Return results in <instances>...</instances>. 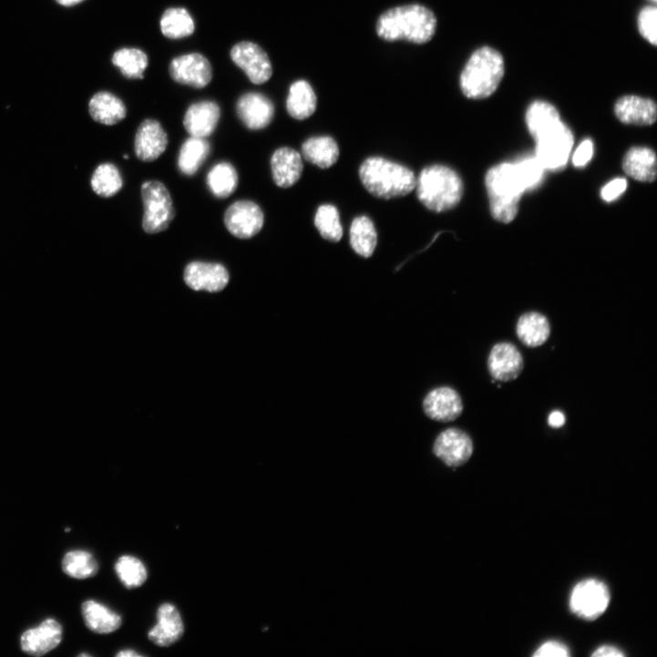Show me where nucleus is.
<instances>
[{
    "label": "nucleus",
    "mask_w": 657,
    "mask_h": 657,
    "mask_svg": "<svg viewBox=\"0 0 657 657\" xmlns=\"http://www.w3.org/2000/svg\"><path fill=\"white\" fill-rule=\"evenodd\" d=\"M626 189L627 181L623 179H616L601 189V197L604 201L611 202L621 196Z\"/></svg>",
    "instance_id": "obj_42"
},
{
    "label": "nucleus",
    "mask_w": 657,
    "mask_h": 657,
    "mask_svg": "<svg viewBox=\"0 0 657 657\" xmlns=\"http://www.w3.org/2000/svg\"><path fill=\"white\" fill-rule=\"evenodd\" d=\"M118 657H141L143 656L141 653L136 652L135 650L127 649L123 650L117 654Z\"/></svg>",
    "instance_id": "obj_46"
},
{
    "label": "nucleus",
    "mask_w": 657,
    "mask_h": 657,
    "mask_svg": "<svg viewBox=\"0 0 657 657\" xmlns=\"http://www.w3.org/2000/svg\"><path fill=\"white\" fill-rule=\"evenodd\" d=\"M237 113L249 129L262 130L272 122L275 109L267 97L259 93H249L239 99Z\"/></svg>",
    "instance_id": "obj_18"
},
{
    "label": "nucleus",
    "mask_w": 657,
    "mask_h": 657,
    "mask_svg": "<svg viewBox=\"0 0 657 657\" xmlns=\"http://www.w3.org/2000/svg\"><path fill=\"white\" fill-rule=\"evenodd\" d=\"M91 185L98 196L112 198L122 190L124 181L119 169L115 165L107 163L97 169Z\"/></svg>",
    "instance_id": "obj_35"
},
{
    "label": "nucleus",
    "mask_w": 657,
    "mask_h": 657,
    "mask_svg": "<svg viewBox=\"0 0 657 657\" xmlns=\"http://www.w3.org/2000/svg\"><path fill=\"white\" fill-rule=\"evenodd\" d=\"M157 619V624L149 631V638L153 643L169 647L183 637L184 621L177 606L169 602L161 604L158 609Z\"/></svg>",
    "instance_id": "obj_16"
},
{
    "label": "nucleus",
    "mask_w": 657,
    "mask_h": 657,
    "mask_svg": "<svg viewBox=\"0 0 657 657\" xmlns=\"http://www.w3.org/2000/svg\"><path fill=\"white\" fill-rule=\"evenodd\" d=\"M433 451L435 456L447 467H459L472 457L474 444L465 431L453 427L438 435Z\"/></svg>",
    "instance_id": "obj_11"
},
{
    "label": "nucleus",
    "mask_w": 657,
    "mask_h": 657,
    "mask_svg": "<svg viewBox=\"0 0 657 657\" xmlns=\"http://www.w3.org/2000/svg\"><path fill=\"white\" fill-rule=\"evenodd\" d=\"M272 172L278 187L292 188L301 180L303 172L301 154L290 148L279 149L272 159Z\"/></svg>",
    "instance_id": "obj_22"
},
{
    "label": "nucleus",
    "mask_w": 657,
    "mask_h": 657,
    "mask_svg": "<svg viewBox=\"0 0 657 657\" xmlns=\"http://www.w3.org/2000/svg\"><path fill=\"white\" fill-rule=\"evenodd\" d=\"M314 224L320 235L331 242L343 238V227L338 210L333 205L321 206L315 215Z\"/></svg>",
    "instance_id": "obj_38"
},
{
    "label": "nucleus",
    "mask_w": 657,
    "mask_h": 657,
    "mask_svg": "<svg viewBox=\"0 0 657 657\" xmlns=\"http://www.w3.org/2000/svg\"><path fill=\"white\" fill-rule=\"evenodd\" d=\"M527 191L536 189L542 181L544 169L534 158H527L515 164Z\"/></svg>",
    "instance_id": "obj_39"
},
{
    "label": "nucleus",
    "mask_w": 657,
    "mask_h": 657,
    "mask_svg": "<svg viewBox=\"0 0 657 657\" xmlns=\"http://www.w3.org/2000/svg\"><path fill=\"white\" fill-rule=\"evenodd\" d=\"M566 421L564 414L559 410L552 411L548 417V424L552 428H560Z\"/></svg>",
    "instance_id": "obj_45"
},
{
    "label": "nucleus",
    "mask_w": 657,
    "mask_h": 657,
    "mask_svg": "<svg viewBox=\"0 0 657 657\" xmlns=\"http://www.w3.org/2000/svg\"><path fill=\"white\" fill-rule=\"evenodd\" d=\"M169 74L176 83L196 89L205 88L213 78L210 61L200 54L175 58L170 64Z\"/></svg>",
    "instance_id": "obj_12"
},
{
    "label": "nucleus",
    "mask_w": 657,
    "mask_h": 657,
    "mask_svg": "<svg viewBox=\"0 0 657 657\" xmlns=\"http://www.w3.org/2000/svg\"><path fill=\"white\" fill-rule=\"evenodd\" d=\"M63 570L72 578L87 579L98 574L99 564L92 553L86 550H73L65 556Z\"/></svg>",
    "instance_id": "obj_36"
},
{
    "label": "nucleus",
    "mask_w": 657,
    "mask_h": 657,
    "mask_svg": "<svg viewBox=\"0 0 657 657\" xmlns=\"http://www.w3.org/2000/svg\"><path fill=\"white\" fill-rule=\"evenodd\" d=\"M656 23L657 11L655 7H645L640 12L637 19L639 33L644 40L653 46L657 44Z\"/></svg>",
    "instance_id": "obj_40"
},
{
    "label": "nucleus",
    "mask_w": 657,
    "mask_h": 657,
    "mask_svg": "<svg viewBox=\"0 0 657 657\" xmlns=\"http://www.w3.org/2000/svg\"><path fill=\"white\" fill-rule=\"evenodd\" d=\"M231 57L254 85H263L272 77V62L266 52L256 44H237L231 49Z\"/></svg>",
    "instance_id": "obj_10"
},
{
    "label": "nucleus",
    "mask_w": 657,
    "mask_h": 657,
    "mask_svg": "<svg viewBox=\"0 0 657 657\" xmlns=\"http://www.w3.org/2000/svg\"><path fill=\"white\" fill-rule=\"evenodd\" d=\"M79 656H80V657H83V656L91 657V654H89V653H81V654H79Z\"/></svg>",
    "instance_id": "obj_48"
},
{
    "label": "nucleus",
    "mask_w": 657,
    "mask_h": 657,
    "mask_svg": "<svg viewBox=\"0 0 657 657\" xmlns=\"http://www.w3.org/2000/svg\"><path fill=\"white\" fill-rule=\"evenodd\" d=\"M168 145V135L159 122L147 119L139 126L135 140V151L141 161H156L165 153Z\"/></svg>",
    "instance_id": "obj_17"
},
{
    "label": "nucleus",
    "mask_w": 657,
    "mask_h": 657,
    "mask_svg": "<svg viewBox=\"0 0 657 657\" xmlns=\"http://www.w3.org/2000/svg\"><path fill=\"white\" fill-rule=\"evenodd\" d=\"M425 414L432 420L449 423L457 420L463 413L464 405L460 395L453 388L442 386L429 392L424 399Z\"/></svg>",
    "instance_id": "obj_15"
},
{
    "label": "nucleus",
    "mask_w": 657,
    "mask_h": 657,
    "mask_svg": "<svg viewBox=\"0 0 657 657\" xmlns=\"http://www.w3.org/2000/svg\"><path fill=\"white\" fill-rule=\"evenodd\" d=\"M535 657H568L570 655L569 648L558 641H548L542 643L532 654Z\"/></svg>",
    "instance_id": "obj_41"
},
{
    "label": "nucleus",
    "mask_w": 657,
    "mask_h": 657,
    "mask_svg": "<svg viewBox=\"0 0 657 657\" xmlns=\"http://www.w3.org/2000/svg\"><path fill=\"white\" fill-rule=\"evenodd\" d=\"M63 639V627L55 619H47L41 625L27 630L21 638L24 652L42 656L56 649Z\"/></svg>",
    "instance_id": "obj_19"
},
{
    "label": "nucleus",
    "mask_w": 657,
    "mask_h": 657,
    "mask_svg": "<svg viewBox=\"0 0 657 657\" xmlns=\"http://www.w3.org/2000/svg\"><path fill=\"white\" fill-rule=\"evenodd\" d=\"M559 121L556 108L544 101L532 103L526 113L527 128L534 139Z\"/></svg>",
    "instance_id": "obj_33"
},
{
    "label": "nucleus",
    "mask_w": 657,
    "mask_h": 657,
    "mask_svg": "<svg viewBox=\"0 0 657 657\" xmlns=\"http://www.w3.org/2000/svg\"><path fill=\"white\" fill-rule=\"evenodd\" d=\"M112 61L128 79H144L145 71L149 67L148 56L135 48H124L116 52Z\"/></svg>",
    "instance_id": "obj_34"
},
{
    "label": "nucleus",
    "mask_w": 657,
    "mask_h": 657,
    "mask_svg": "<svg viewBox=\"0 0 657 657\" xmlns=\"http://www.w3.org/2000/svg\"><path fill=\"white\" fill-rule=\"evenodd\" d=\"M207 184L216 198L227 199L236 191L239 185V175L231 163L222 162L210 169Z\"/></svg>",
    "instance_id": "obj_31"
},
{
    "label": "nucleus",
    "mask_w": 657,
    "mask_h": 657,
    "mask_svg": "<svg viewBox=\"0 0 657 657\" xmlns=\"http://www.w3.org/2000/svg\"><path fill=\"white\" fill-rule=\"evenodd\" d=\"M610 599V591L604 582L597 579H586L572 589L570 609L583 620L594 621L607 610Z\"/></svg>",
    "instance_id": "obj_8"
},
{
    "label": "nucleus",
    "mask_w": 657,
    "mask_h": 657,
    "mask_svg": "<svg viewBox=\"0 0 657 657\" xmlns=\"http://www.w3.org/2000/svg\"><path fill=\"white\" fill-rule=\"evenodd\" d=\"M145 208L143 229L148 234L167 231L176 217L169 190L159 181H148L141 188Z\"/></svg>",
    "instance_id": "obj_7"
},
{
    "label": "nucleus",
    "mask_w": 657,
    "mask_h": 657,
    "mask_svg": "<svg viewBox=\"0 0 657 657\" xmlns=\"http://www.w3.org/2000/svg\"><path fill=\"white\" fill-rule=\"evenodd\" d=\"M593 156V144L590 140L583 141L575 151L572 163L575 168L585 167Z\"/></svg>",
    "instance_id": "obj_43"
},
{
    "label": "nucleus",
    "mask_w": 657,
    "mask_h": 657,
    "mask_svg": "<svg viewBox=\"0 0 657 657\" xmlns=\"http://www.w3.org/2000/svg\"><path fill=\"white\" fill-rule=\"evenodd\" d=\"M224 222L231 235L241 240H249L262 230L264 213L255 202L241 200L227 210Z\"/></svg>",
    "instance_id": "obj_9"
},
{
    "label": "nucleus",
    "mask_w": 657,
    "mask_h": 657,
    "mask_svg": "<svg viewBox=\"0 0 657 657\" xmlns=\"http://www.w3.org/2000/svg\"><path fill=\"white\" fill-rule=\"evenodd\" d=\"M287 111L296 120H305L316 111L317 98L309 83L297 81L290 88Z\"/></svg>",
    "instance_id": "obj_28"
},
{
    "label": "nucleus",
    "mask_w": 657,
    "mask_h": 657,
    "mask_svg": "<svg viewBox=\"0 0 657 657\" xmlns=\"http://www.w3.org/2000/svg\"><path fill=\"white\" fill-rule=\"evenodd\" d=\"M486 188L493 218L502 223L517 216L519 200L527 191L515 164L498 165L486 175Z\"/></svg>",
    "instance_id": "obj_5"
},
{
    "label": "nucleus",
    "mask_w": 657,
    "mask_h": 657,
    "mask_svg": "<svg viewBox=\"0 0 657 657\" xmlns=\"http://www.w3.org/2000/svg\"><path fill=\"white\" fill-rule=\"evenodd\" d=\"M436 27L437 21L433 12L419 5H411L383 14L377 22L376 33L386 42L406 41L424 45L432 40Z\"/></svg>",
    "instance_id": "obj_1"
},
{
    "label": "nucleus",
    "mask_w": 657,
    "mask_h": 657,
    "mask_svg": "<svg viewBox=\"0 0 657 657\" xmlns=\"http://www.w3.org/2000/svg\"><path fill=\"white\" fill-rule=\"evenodd\" d=\"M652 2H653V3H654V2H656V0H652Z\"/></svg>",
    "instance_id": "obj_49"
},
{
    "label": "nucleus",
    "mask_w": 657,
    "mask_h": 657,
    "mask_svg": "<svg viewBox=\"0 0 657 657\" xmlns=\"http://www.w3.org/2000/svg\"><path fill=\"white\" fill-rule=\"evenodd\" d=\"M622 168L629 177L637 181L653 182L657 172L656 156L650 149L633 148L625 155Z\"/></svg>",
    "instance_id": "obj_24"
},
{
    "label": "nucleus",
    "mask_w": 657,
    "mask_h": 657,
    "mask_svg": "<svg viewBox=\"0 0 657 657\" xmlns=\"http://www.w3.org/2000/svg\"><path fill=\"white\" fill-rule=\"evenodd\" d=\"M416 189L419 201L436 213L455 209L464 193L460 177L453 169L441 165L424 169L416 179Z\"/></svg>",
    "instance_id": "obj_4"
},
{
    "label": "nucleus",
    "mask_w": 657,
    "mask_h": 657,
    "mask_svg": "<svg viewBox=\"0 0 657 657\" xmlns=\"http://www.w3.org/2000/svg\"><path fill=\"white\" fill-rule=\"evenodd\" d=\"M302 152L307 162L323 169L332 168L340 157L339 147L330 137H316L306 140Z\"/></svg>",
    "instance_id": "obj_27"
},
{
    "label": "nucleus",
    "mask_w": 657,
    "mask_h": 657,
    "mask_svg": "<svg viewBox=\"0 0 657 657\" xmlns=\"http://www.w3.org/2000/svg\"><path fill=\"white\" fill-rule=\"evenodd\" d=\"M56 2L62 6L72 7L85 2V0H56Z\"/></svg>",
    "instance_id": "obj_47"
},
{
    "label": "nucleus",
    "mask_w": 657,
    "mask_h": 657,
    "mask_svg": "<svg viewBox=\"0 0 657 657\" xmlns=\"http://www.w3.org/2000/svg\"><path fill=\"white\" fill-rule=\"evenodd\" d=\"M82 611L87 627L97 633H112L118 631L123 623L119 613L93 600L85 601Z\"/></svg>",
    "instance_id": "obj_26"
},
{
    "label": "nucleus",
    "mask_w": 657,
    "mask_h": 657,
    "mask_svg": "<svg viewBox=\"0 0 657 657\" xmlns=\"http://www.w3.org/2000/svg\"><path fill=\"white\" fill-rule=\"evenodd\" d=\"M377 241V231L369 218L361 216L354 220L350 229V243L356 254L365 259L372 257Z\"/></svg>",
    "instance_id": "obj_30"
},
{
    "label": "nucleus",
    "mask_w": 657,
    "mask_h": 657,
    "mask_svg": "<svg viewBox=\"0 0 657 657\" xmlns=\"http://www.w3.org/2000/svg\"><path fill=\"white\" fill-rule=\"evenodd\" d=\"M116 571L128 589L141 587L148 580L149 572L141 559L135 556L125 555L116 563Z\"/></svg>",
    "instance_id": "obj_37"
},
{
    "label": "nucleus",
    "mask_w": 657,
    "mask_h": 657,
    "mask_svg": "<svg viewBox=\"0 0 657 657\" xmlns=\"http://www.w3.org/2000/svg\"><path fill=\"white\" fill-rule=\"evenodd\" d=\"M488 369L493 380L508 383L523 372L524 359L517 346L508 342L495 344L488 358Z\"/></svg>",
    "instance_id": "obj_13"
},
{
    "label": "nucleus",
    "mask_w": 657,
    "mask_h": 657,
    "mask_svg": "<svg viewBox=\"0 0 657 657\" xmlns=\"http://www.w3.org/2000/svg\"><path fill=\"white\" fill-rule=\"evenodd\" d=\"M594 657H623L625 654L619 648L612 645H602L591 654Z\"/></svg>",
    "instance_id": "obj_44"
},
{
    "label": "nucleus",
    "mask_w": 657,
    "mask_h": 657,
    "mask_svg": "<svg viewBox=\"0 0 657 657\" xmlns=\"http://www.w3.org/2000/svg\"><path fill=\"white\" fill-rule=\"evenodd\" d=\"M535 158L545 170L559 171L566 167L572 147L573 135L560 120L536 139Z\"/></svg>",
    "instance_id": "obj_6"
},
{
    "label": "nucleus",
    "mask_w": 657,
    "mask_h": 657,
    "mask_svg": "<svg viewBox=\"0 0 657 657\" xmlns=\"http://www.w3.org/2000/svg\"><path fill=\"white\" fill-rule=\"evenodd\" d=\"M616 118L623 124L651 126L657 118V108L653 101L636 96L621 98L614 106Z\"/></svg>",
    "instance_id": "obj_21"
},
{
    "label": "nucleus",
    "mask_w": 657,
    "mask_h": 657,
    "mask_svg": "<svg viewBox=\"0 0 657 657\" xmlns=\"http://www.w3.org/2000/svg\"><path fill=\"white\" fill-rule=\"evenodd\" d=\"M221 119L217 103L203 101L193 104L187 111L184 128L192 138L207 139L216 130Z\"/></svg>",
    "instance_id": "obj_20"
},
{
    "label": "nucleus",
    "mask_w": 657,
    "mask_h": 657,
    "mask_svg": "<svg viewBox=\"0 0 657 657\" xmlns=\"http://www.w3.org/2000/svg\"><path fill=\"white\" fill-rule=\"evenodd\" d=\"M89 112L96 122L105 126L118 125L128 114L124 102L108 92L98 93L91 99Z\"/></svg>",
    "instance_id": "obj_25"
},
{
    "label": "nucleus",
    "mask_w": 657,
    "mask_h": 657,
    "mask_svg": "<svg viewBox=\"0 0 657 657\" xmlns=\"http://www.w3.org/2000/svg\"><path fill=\"white\" fill-rule=\"evenodd\" d=\"M184 281L194 291L220 293L229 284L230 273L220 263L193 262L185 269Z\"/></svg>",
    "instance_id": "obj_14"
},
{
    "label": "nucleus",
    "mask_w": 657,
    "mask_h": 657,
    "mask_svg": "<svg viewBox=\"0 0 657 657\" xmlns=\"http://www.w3.org/2000/svg\"><path fill=\"white\" fill-rule=\"evenodd\" d=\"M504 74L505 62L500 53L481 47L472 54L462 71L461 91L468 99H486L497 91Z\"/></svg>",
    "instance_id": "obj_3"
},
{
    "label": "nucleus",
    "mask_w": 657,
    "mask_h": 657,
    "mask_svg": "<svg viewBox=\"0 0 657 657\" xmlns=\"http://www.w3.org/2000/svg\"><path fill=\"white\" fill-rule=\"evenodd\" d=\"M210 145L206 139H189L181 147L179 156V168L186 176H194L202 167L210 154Z\"/></svg>",
    "instance_id": "obj_29"
},
{
    "label": "nucleus",
    "mask_w": 657,
    "mask_h": 657,
    "mask_svg": "<svg viewBox=\"0 0 657 657\" xmlns=\"http://www.w3.org/2000/svg\"><path fill=\"white\" fill-rule=\"evenodd\" d=\"M550 333V323L548 318L540 313H526L517 322L518 339L529 348L542 346L549 340Z\"/></svg>",
    "instance_id": "obj_23"
},
{
    "label": "nucleus",
    "mask_w": 657,
    "mask_h": 657,
    "mask_svg": "<svg viewBox=\"0 0 657 657\" xmlns=\"http://www.w3.org/2000/svg\"><path fill=\"white\" fill-rule=\"evenodd\" d=\"M359 177L371 195L385 200L405 197L416 185V175L411 169L378 157L364 161Z\"/></svg>",
    "instance_id": "obj_2"
},
{
    "label": "nucleus",
    "mask_w": 657,
    "mask_h": 657,
    "mask_svg": "<svg viewBox=\"0 0 657 657\" xmlns=\"http://www.w3.org/2000/svg\"><path fill=\"white\" fill-rule=\"evenodd\" d=\"M162 34L169 39L180 40L192 36L195 23L184 8H171L165 12L160 21Z\"/></svg>",
    "instance_id": "obj_32"
}]
</instances>
